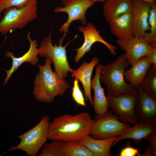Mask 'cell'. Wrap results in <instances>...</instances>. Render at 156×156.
<instances>
[{"label": "cell", "instance_id": "cell-32", "mask_svg": "<svg viewBox=\"0 0 156 156\" xmlns=\"http://www.w3.org/2000/svg\"><path fill=\"white\" fill-rule=\"evenodd\" d=\"M94 1L95 3L96 2H104L105 0H91Z\"/></svg>", "mask_w": 156, "mask_h": 156}, {"label": "cell", "instance_id": "cell-11", "mask_svg": "<svg viewBox=\"0 0 156 156\" xmlns=\"http://www.w3.org/2000/svg\"><path fill=\"white\" fill-rule=\"evenodd\" d=\"M116 42L120 48L125 52L126 57L129 65L131 66L156 48V46L146 42L143 38L135 36L127 39H117Z\"/></svg>", "mask_w": 156, "mask_h": 156}, {"label": "cell", "instance_id": "cell-18", "mask_svg": "<svg viewBox=\"0 0 156 156\" xmlns=\"http://www.w3.org/2000/svg\"><path fill=\"white\" fill-rule=\"evenodd\" d=\"M102 64H98L96 67L95 75L92 80L91 88L94 91L92 105L95 113L100 114L107 112L109 108L107 99L104 89L101 86L100 74Z\"/></svg>", "mask_w": 156, "mask_h": 156}, {"label": "cell", "instance_id": "cell-6", "mask_svg": "<svg viewBox=\"0 0 156 156\" xmlns=\"http://www.w3.org/2000/svg\"><path fill=\"white\" fill-rule=\"evenodd\" d=\"M50 118L44 115L39 123L32 129L18 136L20 141L16 146H12L6 153L16 150L24 151L27 155L36 156L48 139Z\"/></svg>", "mask_w": 156, "mask_h": 156}, {"label": "cell", "instance_id": "cell-7", "mask_svg": "<svg viewBox=\"0 0 156 156\" xmlns=\"http://www.w3.org/2000/svg\"><path fill=\"white\" fill-rule=\"evenodd\" d=\"M131 126L120 120L118 117L110 111L96 114L90 135L98 139H106L120 135Z\"/></svg>", "mask_w": 156, "mask_h": 156}, {"label": "cell", "instance_id": "cell-1", "mask_svg": "<svg viewBox=\"0 0 156 156\" xmlns=\"http://www.w3.org/2000/svg\"><path fill=\"white\" fill-rule=\"evenodd\" d=\"M94 122L87 112L60 116L50 122L48 139L64 142H78L90 135Z\"/></svg>", "mask_w": 156, "mask_h": 156}, {"label": "cell", "instance_id": "cell-27", "mask_svg": "<svg viewBox=\"0 0 156 156\" xmlns=\"http://www.w3.org/2000/svg\"><path fill=\"white\" fill-rule=\"evenodd\" d=\"M31 0H0V19L2 12L11 7L20 8L26 5Z\"/></svg>", "mask_w": 156, "mask_h": 156}, {"label": "cell", "instance_id": "cell-8", "mask_svg": "<svg viewBox=\"0 0 156 156\" xmlns=\"http://www.w3.org/2000/svg\"><path fill=\"white\" fill-rule=\"evenodd\" d=\"M137 94L126 93L114 96L107 94L109 108L122 122L135 125L139 120L135 111Z\"/></svg>", "mask_w": 156, "mask_h": 156}, {"label": "cell", "instance_id": "cell-3", "mask_svg": "<svg viewBox=\"0 0 156 156\" xmlns=\"http://www.w3.org/2000/svg\"><path fill=\"white\" fill-rule=\"evenodd\" d=\"M129 66L125 53L113 62L103 65L100 79L106 86L107 94L117 96L126 93H138L137 89L125 79V73Z\"/></svg>", "mask_w": 156, "mask_h": 156}, {"label": "cell", "instance_id": "cell-24", "mask_svg": "<svg viewBox=\"0 0 156 156\" xmlns=\"http://www.w3.org/2000/svg\"><path fill=\"white\" fill-rule=\"evenodd\" d=\"M64 142L58 140H52L46 143L43 146L39 156H65Z\"/></svg>", "mask_w": 156, "mask_h": 156}, {"label": "cell", "instance_id": "cell-23", "mask_svg": "<svg viewBox=\"0 0 156 156\" xmlns=\"http://www.w3.org/2000/svg\"><path fill=\"white\" fill-rule=\"evenodd\" d=\"M65 156H94L85 146L77 142H65Z\"/></svg>", "mask_w": 156, "mask_h": 156}, {"label": "cell", "instance_id": "cell-29", "mask_svg": "<svg viewBox=\"0 0 156 156\" xmlns=\"http://www.w3.org/2000/svg\"><path fill=\"white\" fill-rule=\"evenodd\" d=\"M138 150L130 146H127L123 148L120 151L119 156H141Z\"/></svg>", "mask_w": 156, "mask_h": 156}, {"label": "cell", "instance_id": "cell-22", "mask_svg": "<svg viewBox=\"0 0 156 156\" xmlns=\"http://www.w3.org/2000/svg\"><path fill=\"white\" fill-rule=\"evenodd\" d=\"M140 86L146 94L156 99V66L152 64L146 73Z\"/></svg>", "mask_w": 156, "mask_h": 156}, {"label": "cell", "instance_id": "cell-13", "mask_svg": "<svg viewBox=\"0 0 156 156\" xmlns=\"http://www.w3.org/2000/svg\"><path fill=\"white\" fill-rule=\"evenodd\" d=\"M137 89L135 111L139 120L156 125V99L146 94L140 86Z\"/></svg>", "mask_w": 156, "mask_h": 156}, {"label": "cell", "instance_id": "cell-14", "mask_svg": "<svg viewBox=\"0 0 156 156\" xmlns=\"http://www.w3.org/2000/svg\"><path fill=\"white\" fill-rule=\"evenodd\" d=\"M31 32L29 31L27 34L26 38L30 43V47L28 51L22 56L17 57L13 53L6 51L4 55L6 57H11L12 59V66L10 69L6 70L7 76L4 80L3 85L6 84L12 74L24 63L28 62L32 65H36L39 61L38 44L36 40H33L30 36Z\"/></svg>", "mask_w": 156, "mask_h": 156}, {"label": "cell", "instance_id": "cell-21", "mask_svg": "<svg viewBox=\"0 0 156 156\" xmlns=\"http://www.w3.org/2000/svg\"><path fill=\"white\" fill-rule=\"evenodd\" d=\"M133 0H105L103 5V14L107 22L132 11Z\"/></svg>", "mask_w": 156, "mask_h": 156}, {"label": "cell", "instance_id": "cell-28", "mask_svg": "<svg viewBox=\"0 0 156 156\" xmlns=\"http://www.w3.org/2000/svg\"><path fill=\"white\" fill-rule=\"evenodd\" d=\"M149 145L147 148L146 151L141 156H155L156 155V131L154 132L146 139Z\"/></svg>", "mask_w": 156, "mask_h": 156}, {"label": "cell", "instance_id": "cell-17", "mask_svg": "<svg viewBox=\"0 0 156 156\" xmlns=\"http://www.w3.org/2000/svg\"><path fill=\"white\" fill-rule=\"evenodd\" d=\"M108 23L111 32L118 39H127L134 37L131 12L122 14Z\"/></svg>", "mask_w": 156, "mask_h": 156}, {"label": "cell", "instance_id": "cell-9", "mask_svg": "<svg viewBox=\"0 0 156 156\" xmlns=\"http://www.w3.org/2000/svg\"><path fill=\"white\" fill-rule=\"evenodd\" d=\"M64 7L55 8V13L64 12L68 15L67 21L61 25L60 31L68 33L70 26L75 21H81L83 26L87 24L86 13L87 10L95 3L91 0H62Z\"/></svg>", "mask_w": 156, "mask_h": 156}, {"label": "cell", "instance_id": "cell-4", "mask_svg": "<svg viewBox=\"0 0 156 156\" xmlns=\"http://www.w3.org/2000/svg\"><path fill=\"white\" fill-rule=\"evenodd\" d=\"M37 0H31L20 8L11 7L5 9L0 21V34L4 35L16 29H21L38 16Z\"/></svg>", "mask_w": 156, "mask_h": 156}, {"label": "cell", "instance_id": "cell-25", "mask_svg": "<svg viewBox=\"0 0 156 156\" xmlns=\"http://www.w3.org/2000/svg\"><path fill=\"white\" fill-rule=\"evenodd\" d=\"M148 19L150 31L146 32L143 38L148 44L154 46L156 44V3L151 5Z\"/></svg>", "mask_w": 156, "mask_h": 156}, {"label": "cell", "instance_id": "cell-15", "mask_svg": "<svg viewBox=\"0 0 156 156\" xmlns=\"http://www.w3.org/2000/svg\"><path fill=\"white\" fill-rule=\"evenodd\" d=\"M99 62V59L94 57L89 62H83L77 69L72 73V77L80 81L83 87L85 98L92 105L93 99L91 93V77L92 72L95 66Z\"/></svg>", "mask_w": 156, "mask_h": 156}, {"label": "cell", "instance_id": "cell-10", "mask_svg": "<svg viewBox=\"0 0 156 156\" xmlns=\"http://www.w3.org/2000/svg\"><path fill=\"white\" fill-rule=\"evenodd\" d=\"M78 29L83 34L84 40L81 46L75 49L77 53L74 60L75 63H77L86 53L90 51L92 46L96 42L103 44L111 54L116 55V47L104 40L100 35L99 31L92 23H87L85 26H81Z\"/></svg>", "mask_w": 156, "mask_h": 156}, {"label": "cell", "instance_id": "cell-31", "mask_svg": "<svg viewBox=\"0 0 156 156\" xmlns=\"http://www.w3.org/2000/svg\"><path fill=\"white\" fill-rule=\"evenodd\" d=\"M147 2L151 5L156 3V0H140Z\"/></svg>", "mask_w": 156, "mask_h": 156}, {"label": "cell", "instance_id": "cell-12", "mask_svg": "<svg viewBox=\"0 0 156 156\" xmlns=\"http://www.w3.org/2000/svg\"><path fill=\"white\" fill-rule=\"evenodd\" d=\"M150 4L140 0H133L131 11L134 36L143 38L149 30L148 19Z\"/></svg>", "mask_w": 156, "mask_h": 156}, {"label": "cell", "instance_id": "cell-20", "mask_svg": "<svg viewBox=\"0 0 156 156\" xmlns=\"http://www.w3.org/2000/svg\"><path fill=\"white\" fill-rule=\"evenodd\" d=\"M117 137L98 139L94 138L89 135L77 142L87 148L94 156H109L113 143Z\"/></svg>", "mask_w": 156, "mask_h": 156}, {"label": "cell", "instance_id": "cell-2", "mask_svg": "<svg viewBox=\"0 0 156 156\" xmlns=\"http://www.w3.org/2000/svg\"><path fill=\"white\" fill-rule=\"evenodd\" d=\"M45 64L38 65L39 71L34 81L33 93L37 100L46 103H51L55 97L62 96L70 88L65 79H61L51 68V60L45 57Z\"/></svg>", "mask_w": 156, "mask_h": 156}, {"label": "cell", "instance_id": "cell-19", "mask_svg": "<svg viewBox=\"0 0 156 156\" xmlns=\"http://www.w3.org/2000/svg\"><path fill=\"white\" fill-rule=\"evenodd\" d=\"M152 65L146 57H143L133 63L125 73V80L133 86L137 88L140 86L148 70Z\"/></svg>", "mask_w": 156, "mask_h": 156}, {"label": "cell", "instance_id": "cell-30", "mask_svg": "<svg viewBox=\"0 0 156 156\" xmlns=\"http://www.w3.org/2000/svg\"><path fill=\"white\" fill-rule=\"evenodd\" d=\"M145 57L151 62L152 64L156 66V48H155Z\"/></svg>", "mask_w": 156, "mask_h": 156}, {"label": "cell", "instance_id": "cell-26", "mask_svg": "<svg viewBox=\"0 0 156 156\" xmlns=\"http://www.w3.org/2000/svg\"><path fill=\"white\" fill-rule=\"evenodd\" d=\"M79 81L75 78L72 89V97L76 103L83 107H86L85 99L79 85Z\"/></svg>", "mask_w": 156, "mask_h": 156}, {"label": "cell", "instance_id": "cell-16", "mask_svg": "<svg viewBox=\"0 0 156 156\" xmlns=\"http://www.w3.org/2000/svg\"><path fill=\"white\" fill-rule=\"evenodd\" d=\"M155 125L148 122L140 121L130 127L120 135L118 136L114 142V146L122 140L126 139H131L136 142H139L143 139L147 138L156 131Z\"/></svg>", "mask_w": 156, "mask_h": 156}, {"label": "cell", "instance_id": "cell-5", "mask_svg": "<svg viewBox=\"0 0 156 156\" xmlns=\"http://www.w3.org/2000/svg\"><path fill=\"white\" fill-rule=\"evenodd\" d=\"M64 34L62 38L60 39L57 45L56 44H53L50 33L41 41L38 48V55L42 57H47L51 60L53 64L55 72L61 79H65L69 72L72 73L74 70L69 65L66 48L77 36H76L73 40L62 46V43L66 36V34Z\"/></svg>", "mask_w": 156, "mask_h": 156}]
</instances>
